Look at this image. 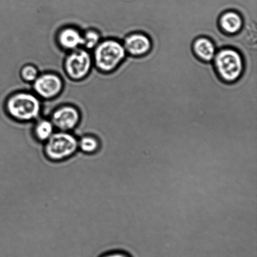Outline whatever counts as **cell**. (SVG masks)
Returning a JSON list of instances; mask_svg holds the SVG:
<instances>
[{"instance_id": "cell-1", "label": "cell", "mask_w": 257, "mask_h": 257, "mask_svg": "<svg viewBox=\"0 0 257 257\" xmlns=\"http://www.w3.org/2000/svg\"><path fill=\"white\" fill-rule=\"evenodd\" d=\"M5 110L18 122H34L42 117V100L31 91H20L7 98Z\"/></svg>"}, {"instance_id": "cell-2", "label": "cell", "mask_w": 257, "mask_h": 257, "mask_svg": "<svg viewBox=\"0 0 257 257\" xmlns=\"http://www.w3.org/2000/svg\"><path fill=\"white\" fill-rule=\"evenodd\" d=\"M92 54L94 66L104 73L114 71L127 56L122 40L112 38L102 39Z\"/></svg>"}, {"instance_id": "cell-3", "label": "cell", "mask_w": 257, "mask_h": 257, "mask_svg": "<svg viewBox=\"0 0 257 257\" xmlns=\"http://www.w3.org/2000/svg\"><path fill=\"white\" fill-rule=\"evenodd\" d=\"M213 62L216 74L224 82L231 84L242 76L245 62L241 53L234 48L217 50Z\"/></svg>"}, {"instance_id": "cell-4", "label": "cell", "mask_w": 257, "mask_h": 257, "mask_svg": "<svg viewBox=\"0 0 257 257\" xmlns=\"http://www.w3.org/2000/svg\"><path fill=\"white\" fill-rule=\"evenodd\" d=\"M79 139L72 132L56 130L44 143V151L48 159L60 162L72 157L79 150Z\"/></svg>"}, {"instance_id": "cell-5", "label": "cell", "mask_w": 257, "mask_h": 257, "mask_svg": "<svg viewBox=\"0 0 257 257\" xmlns=\"http://www.w3.org/2000/svg\"><path fill=\"white\" fill-rule=\"evenodd\" d=\"M93 65L92 51L81 47L67 52L64 59V69L70 79L79 80L89 74Z\"/></svg>"}, {"instance_id": "cell-6", "label": "cell", "mask_w": 257, "mask_h": 257, "mask_svg": "<svg viewBox=\"0 0 257 257\" xmlns=\"http://www.w3.org/2000/svg\"><path fill=\"white\" fill-rule=\"evenodd\" d=\"M64 83L61 77L55 72L40 74L32 83V92L42 100H52L62 92Z\"/></svg>"}, {"instance_id": "cell-7", "label": "cell", "mask_w": 257, "mask_h": 257, "mask_svg": "<svg viewBox=\"0 0 257 257\" xmlns=\"http://www.w3.org/2000/svg\"><path fill=\"white\" fill-rule=\"evenodd\" d=\"M49 118L54 125L55 130L72 132L79 125L80 114L74 106L63 105L55 108Z\"/></svg>"}, {"instance_id": "cell-8", "label": "cell", "mask_w": 257, "mask_h": 257, "mask_svg": "<svg viewBox=\"0 0 257 257\" xmlns=\"http://www.w3.org/2000/svg\"><path fill=\"white\" fill-rule=\"evenodd\" d=\"M122 42L127 55L133 57L145 56L153 47L151 38L142 32H133L125 35Z\"/></svg>"}, {"instance_id": "cell-9", "label": "cell", "mask_w": 257, "mask_h": 257, "mask_svg": "<svg viewBox=\"0 0 257 257\" xmlns=\"http://www.w3.org/2000/svg\"><path fill=\"white\" fill-rule=\"evenodd\" d=\"M56 40L59 47L67 52L79 49L84 45L82 32L74 26L63 27L58 30Z\"/></svg>"}, {"instance_id": "cell-10", "label": "cell", "mask_w": 257, "mask_h": 257, "mask_svg": "<svg viewBox=\"0 0 257 257\" xmlns=\"http://www.w3.org/2000/svg\"><path fill=\"white\" fill-rule=\"evenodd\" d=\"M218 25L221 31L228 35H235L242 30V16L234 10L224 12L219 18Z\"/></svg>"}, {"instance_id": "cell-11", "label": "cell", "mask_w": 257, "mask_h": 257, "mask_svg": "<svg viewBox=\"0 0 257 257\" xmlns=\"http://www.w3.org/2000/svg\"><path fill=\"white\" fill-rule=\"evenodd\" d=\"M193 54L201 61H213L217 52L214 42L206 37H199L194 40L192 45Z\"/></svg>"}, {"instance_id": "cell-12", "label": "cell", "mask_w": 257, "mask_h": 257, "mask_svg": "<svg viewBox=\"0 0 257 257\" xmlns=\"http://www.w3.org/2000/svg\"><path fill=\"white\" fill-rule=\"evenodd\" d=\"M55 128L49 118L40 117L34 121L32 133L35 139L44 143L55 132Z\"/></svg>"}, {"instance_id": "cell-13", "label": "cell", "mask_w": 257, "mask_h": 257, "mask_svg": "<svg viewBox=\"0 0 257 257\" xmlns=\"http://www.w3.org/2000/svg\"><path fill=\"white\" fill-rule=\"evenodd\" d=\"M79 142V150L85 154H94L99 150L100 148V141L94 135H84L78 138Z\"/></svg>"}, {"instance_id": "cell-14", "label": "cell", "mask_w": 257, "mask_h": 257, "mask_svg": "<svg viewBox=\"0 0 257 257\" xmlns=\"http://www.w3.org/2000/svg\"><path fill=\"white\" fill-rule=\"evenodd\" d=\"M83 38H84V45L83 48L92 51L94 48L97 46L99 42L102 40L100 33L96 29H87L82 31Z\"/></svg>"}, {"instance_id": "cell-15", "label": "cell", "mask_w": 257, "mask_h": 257, "mask_svg": "<svg viewBox=\"0 0 257 257\" xmlns=\"http://www.w3.org/2000/svg\"><path fill=\"white\" fill-rule=\"evenodd\" d=\"M40 72L34 64H26L21 67L20 75L22 79L28 83H32L39 76Z\"/></svg>"}, {"instance_id": "cell-16", "label": "cell", "mask_w": 257, "mask_h": 257, "mask_svg": "<svg viewBox=\"0 0 257 257\" xmlns=\"http://www.w3.org/2000/svg\"><path fill=\"white\" fill-rule=\"evenodd\" d=\"M98 257H131V256L126 251L121 249H117V250L105 251Z\"/></svg>"}]
</instances>
